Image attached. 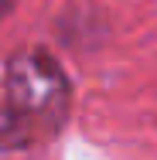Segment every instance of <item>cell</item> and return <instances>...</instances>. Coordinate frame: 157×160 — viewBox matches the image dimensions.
Here are the masks:
<instances>
[{
    "label": "cell",
    "instance_id": "cell-1",
    "mask_svg": "<svg viewBox=\"0 0 157 160\" xmlns=\"http://www.w3.org/2000/svg\"><path fill=\"white\" fill-rule=\"evenodd\" d=\"M3 99L17 133H48L65 119L68 78L48 51L31 48L7 62Z\"/></svg>",
    "mask_w": 157,
    "mask_h": 160
},
{
    "label": "cell",
    "instance_id": "cell-2",
    "mask_svg": "<svg viewBox=\"0 0 157 160\" xmlns=\"http://www.w3.org/2000/svg\"><path fill=\"white\" fill-rule=\"evenodd\" d=\"M7 14H10V0H0V21H3Z\"/></svg>",
    "mask_w": 157,
    "mask_h": 160
}]
</instances>
